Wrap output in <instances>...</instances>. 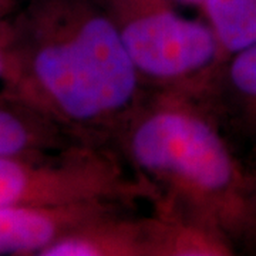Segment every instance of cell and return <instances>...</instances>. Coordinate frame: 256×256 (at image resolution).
Wrapping results in <instances>:
<instances>
[{"instance_id":"cell-1","label":"cell","mask_w":256,"mask_h":256,"mask_svg":"<svg viewBox=\"0 0 256 256\" xmlns=\"http://www.w3.org/2000/svg\"><path fill=\"white\" fill-rule=\"evenodd\" d=\"M9 24L13 70L0 92L74 138L106 144L144 98L102 0H30Z\"/></svg>"},{"instance_id":"cell-2","label":"cell","mask_w":256,"mask_h":256,"mask_svg":"<svg viewBox=\"0 0 256 256\" xmlns=\"http://www.w3.org/2000/svg\"><path fill=\"white\" fill-rule=\"evenodd\" d=\"M117 152L172 210L249 245L256 212V172L236 156L202 97L160 90L142 98L114 132Z\"/></svg>"},{"instance_id":"cell-3","label":"cell","mask_w":256,"mask_h":256,"mask_svg":"<svg viewBox=\"0 0 256 256\" xmlns=\"http://www.w3.org/2000/svg\"><path fill=\"white\" fill-rule=\"evenodd\" d=\"M144 82L204 97L225 62L206 20L190 18L175 0H102Z\"/></svg>"},{"instance_id":"cell-4","label":"cell","mask_w":256,"mask_h":256,"mask_svg":"<svg viewBox=\"0 0 256 256\" xmlns=\"http://www.w3.org/2000/svg\"><path fill=\"white\" fill-rule=\"evenodd\" d=\"M121 160L116 150L92 142L43 154L0 156V206L152 204V188L127 171Z\"/></svg>"},{"instance_id":"cell-5","label":"cell","mask_w":256,"mask_h":256,"mask_svg":"<svg viewBox=\"0 0 256 256\" xmlns=\"http://www.w3.org/2000/svg\"><path fill=\"white\" fill-rule=\"evenodd\" d=\"M126 208L117 204L0 206V255L42 256L52 244L86 222Z\"/></svg>"},{"instance_id":"cell-6","label":"cell","mask_w":256,"mask_h":256,"mask_svg":"<svg viewBox=\"0 0 256 256\" xmlns=\"http://www.w3.org/2000/svg\"><path fill=\"white\" fill-rule=\"evenodd\" d=\"M116 210L64 235L42 256H154L151 215L128 216Z\"/></svg>"},{"instance_id":"cell-7","label":"cell","mask_w":256,"mask_h":256,"mask_svg":"<svg viewBox=\"0 0 256 256\" xmlns=\"http://www.w3.org/2000/svg\"><path fill=\"white\" fill-rule=\"evenodd\" d=\"M86 142L36 108L0 92V156L43 154Z\"/></svg>"},{"instance_id":"cell-8","label":"cell","mask_w":256,"mask_h":256,"mask_svg":"<svg viewBox=\"0 0 256 256\" xmlns=\"http://www.w3.org/2000/svg\"><path fill=\"white\" fill-rule=\"evenodd\" d=\"M215 90L224 92L239 131L256 140V44L225 58Z\"/></svg>"},{"instance_id":"cell-9","label":"cell","mask_w":256,"mask_h":256,"mask_svg":"<svg viewBox=\"0 0 256 256\" xmlns=\"http://www.w3.org/2000/svg\"><path fill=\"white\" fill-rule=\"evenodd\" d=\"M201 12L224 58L256 44V0H204Z\"/></svg>"},{"instance_id":"cell-10","label":"cell","mask_w":256,"mask_h":256,"mask_svg":"<svg viewBox=\"0 0 256 256\" xmlns=\"http://www.w3.org/2000/svg\"><path fill=\"white\" fill-rule=\"evenodd\" d=\"M13 70V52L9 18L0 22V82L2 88L8 84Z\"/></svg>"},{"instance_id":"cell-11","label":"cell","mask_w":256,"mask_h":256,"mask_svg":"<svg viewBox=\"0 0 256 256\" xmlns=\"http://www.w3.org/2000/svg\"><path fill=\"white\" fill-rule=\"evenodd\" d=\"M18 0H0V22L10 18L16 12Z\"/></svg>"},{"instance_id":"cell-12","label":"cell","mask_w":256,"mask_h":256,"mask_svg":"<svg viewBox=\"0 0 256 256\" xmlns=\"http://www.w3.org/2000/svg\"><path fill=\"white\" fill-rule=\"evenodd\" d=\"M175 2H180V3H184V4H188V6H195L200 10L202 8V3H204V0H175Z\"/></svg>"},{"instance_id":"cell-13","label":"cell","mask_w":256,"mask_h":256,"mask_svg":"<svg viewBox=\"0 0 256 256\" xmlns=\"http://www.w3.org/2000/svg\"><path fill=\"white\" fill-rule=\"evenodd\" d=\"M248 246L255 248L256 249V212H255V224H254V230H252L250 240H249V245H248Z\"/></svg>"}]
</instances>
